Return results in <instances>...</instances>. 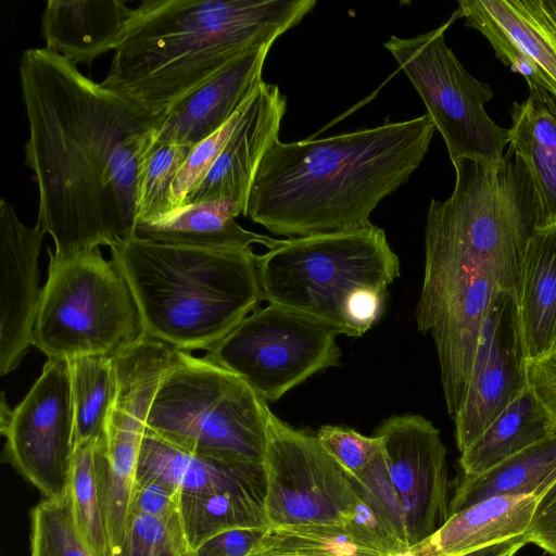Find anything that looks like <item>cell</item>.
Listing matches in <instances>:
<instances>
[{
	"instance_id": "1",
	"label": "cell",
	"mask_w": 556,
	"mask_h": 556,
	"mask_svg": "<svg viewBox=\"0 0 556 556\" xmlns=\"http://www.w3.org/2000/svg\"><path fill=\"white\" fill-rule=\"evenodd\" d=\"M29 136L25 163L38 186L37 224L70 257L136 236L141 155L163 115L152 114L81 74L46 48L20 62Z\"/></svg>"
},
{
	"instance_id": "2",
	"label": "cell",
	"mask_w": 556,
	"mask_h": 556,
	"mask_svg": "<svg viewBox=\"0 0 556 556\" xmlns=\"http://www.w3.org/2000/svg\"><path fill=\"white\" fill-rule=\"evenodd\" d=\"M434 130L424 114L321 139H278L257 168L243 215L287 238L368 227L380 201L419 166Z\"/></svg>"
},
{
	"instance_id": "3",
	"label": "cell",
	"mask_w": 556,
	"mask_h": 556,
	"mask_svg": "<svg viewBox=\"0 0 556 556\" xmlns=\"http://www.w3.org/2000/svg\"><path fill=\"white\" fill-rule=\"evenodd\" d=\"M315 0H144L101 85L152 114L299 24Z\"/></svg>"
},
{
	"instance_id": "4",
	"label": "cell",
	"mask_w": 556,
	"mask_h": 556,
	"mask_svg": "<svg viewBox=\"0 0 556 556\" xmlns=\"http://www.w3.org/2000/svg\"><path fill=\"white\" fill-rule=\"evenodd\" d=\"M110 250L143 332L184 352L211 351L264 300L252 248L202 249L135 236Z\"/></svg>"
},
{
	"instance_id": "5",
	"label": "cell",
	"mask_w": 556,
	"mask_h": 556,
	"mask_svg": "<svg viewBox=\"0 0 556 556\" xmlns=\"http://www.w3.org/2000/svg\"><path fill=\"white\" fill-rule=\"evenodd\" d=\"M256 266L264 300L333 328L363 336L379 319L400 261L383 229L288 238Z\"/></svg>"
},
{
	"instance_id": "6",
	"label": "cell",
	"mask_w": 556,
	"mask_h": 556,
	"mask_svg": "<svg viewBox=\"0 0 556 556\" xmlns=\"http://www.w3.org/2000/svg\"><path fill=\"white\" fill-rule=\"evenodd\" d=\"M270 412L241 377L184 352L160 384L148 429L195 455L263 464Z\"/></svg>"
},
{
	"instance_id": "7",
	"label": "cell",
	"mask_w": 556,
	"mask_h": 556,
	"mask_svg": "<svg viewBox=\"0 0 556 556\" xmlns=\"http://www.w3.org/2000/svg\"><path fill=\"white\" fill-rule=\"evenodd\" d=\"M49 255L31 339L48 359L113 356L143 333L128 283L99 248Z\"/></svg>"
},
{
	"instance_id": "8",
	"label": "cell",
	"mask_w": 556,
	"mask_h": 556,
	"mask_svg": "<svg viewBox=\"0 0 556 556\" xmlns=\"http://www.w3.org/2000/svg\"><path fill=\"white\" fill-rule=\"evenodd\" d=\"M459 17L456 10L435 29L409 38L392 35L383 47L418 91L452 164L464 159L498 164L508 144V128L484 110L494 92L470 75L445 43V31Z\"/></svg>"
},
{
	"instance_id": "9",
	"label": "cell",
	"mask_w": 556,
	"mask_h": 556,
	"mask_svg": "<svg viewBox=\"0 0 556 556\" xmlns=\"http://www.w3.org/2000/svg\"><path fill=\"white\" fill-rule=\"evenodd\" d=\"M339 332L296 311L268 303L241 320L204 356L275 402L311 376L340 364Z\"/></svg>"
},
{
	"instance_id": "10",
	"label": "cell",
	"mask_w": 556,
	"mask_h": 556,
	"mask_svg": "<svg viewBox=\"0 0 556 556\" xmlns=\"http://www.w3.org/2000/svg\"><path fill=\"white\" fill-rule=\"evenodd\" d=\"M265 513L269 528L343 527L357 493L354 476L321 446L270 412L264 457Z\"/></svg>"
},
{
	"instance_id": "11",
	"label": "cell",
	"mask_w": 556,
	"mask_h": 556,
	"mask_svg": "<svg viewBox=\"0 0 556 556\" xmlns=\"http://www.w3.org/2000/svg\"><path fill=\"white\" fill-rule=\"evenodd\" d=\"M3 455L46 498L67 492L74 455L68 362L48 359L13 409L1 406Z\"/></svg>"
},
{
	"instance_id": "12",
	"label": "cell",
	"mask_w": 556,
	"mask_h": 556,
	"mask_svg": "<svg viewBox=\"0 0 556 556\" xmlns=\"http://www.w3.org/2000/svg\"><path fill=\"white\" fill-rule=\"evenodd\" d=\"M374 434L381 441L410 548L448 518L446 447L440 430L419 415L392 416Z\"/></svg>"
},
{
	"instance_id": "13",
	"label": "cell",
	"mask_w": 556,
	"mask_h": 556,
	"mask_svg": "<svg viewBox=\"0 0 556 556\" xmlns=\"http://www.w3.org/2000/svg\"><path fill=\"white\" fill-rule=\"evenodd\" d=\"M527 361L518 298L500 292L481 333L465 401L453 418L459 453L528 389Z\"/></svg>"
},
{
	"instance_id": "14",
	"label": "cell",
	"mask_w": 556,
	"mask_h": 556,
	"mask_svg": "<svg viewBox=\"0 0 556 556\" xmlns=\"http://www.w3.org/2000/svg\"><path fill=\"white\" fill-rule=\"evenodd\" d=\"M457 10L529 87L556 97V0H459Z\"/></svg>"
},
{
	"instance_id": "15",
	"label": "cell",
	"mask_w": 556,
	"mask_h": 556,
	"mask_svg": "<svg viewBox=\"0 0 556 556\" xmlns=\"http://www.w3.org/2000/svg\"><path fill=\"white\" fill-rule=\"evenodd\" d=\"M46 230L26 226L0 200V374L14 370L31 344L41 296L38 257Z\"/></svg>"
},
{
	"instance_id": "16",
	"label": "cell",
	"mask_w": 556,
	"mask_h": 556,
	"mask_svg": "<svg viewBox=\"0 0 556 556\" xmlns=\"http://www.w3.org/2000/svg\"><path fill=\"white\" fill-rule=\"evenodd\" d=\"M286 110L287 98L279 87L261 81L241 106L213 166L184 205L226 200L244 214L254 176L264 155L278 140Z\"/></svg>"
},
{
	"instance_id": "17",
	"label": "cell",
	"mask_w": 556,
	"mask_h": 556,
	"mask_svg": "<svg viewBox=\"0 0 556 556\" xmlns=\"http://www.w3.org/2000/svg\"><path fill=\"white\" fill-rule=\"evenodd\" d=\"M271 46L247 51L173 104L153 129L154 141L192 148L223 127L263 81Z\"/></svg>"
},
{
	"instance_id": "18",
	"label": "cell",
	"mask_w": 556,
	"mask_h": 556,
	"mask_svg": "<svg viewBox=\"0 0 556 556\" xmlns=\"http://www.w3.org/2000/svg\"><path fill=\"white\" fill-rule=\"evenodd\" d=\"M136 480H157L189 496L235 493L265 498L266 495L263 464L195 455L148 428L139 452Z\"/></svg>"
},
{
	"instance_id": "19",
	"label": "cell",
	"mask_w": 556,
	"mask_h": 556,
	"mask_svg": "<svg viewBox=\"0 0 556 556\" xmlns=\"http://www.w3.org/2000/svg\"><path fill=\"white\" fill-rule=\"evenodd\" d=\"M134 15L135 9L121 0H50L41 17L45 48L76 66L91 63L117 48Z\"/></svg>"
},
{
	"instance_id": "20",
	"label": "cell",
	"mask_w": 556,
	"mask_h": 556,
	"mask_svg": "<svg viewBox=\"0 0 556 556\" xmlns=\"http://www.w3.org/2000/svg\"><path fill=\"white\" fill-rule=\"evenodd\" d=\"M541 496H495L448 516L405 556H462L526 534Z\"/></svg>"
},
{
	"instance_id": "21",
	"label": "cell",
	"mask_w": 556,
	"mask_h": 556,
	"mask_svg": "<svg viewBox=\"0 0 556 556\" xmlns=\"http://www.w3.org/2000/svg\"><path fill=\"white\" fill-rule=\"evenodd\" d=\"M508 143L527 168L541 212V227L556 224V97L540 87L514 102Z\"/></svg>"
},
{
	"instance_id": "22",
	"label": "cell",
	"mask_w": 556,
	"mask_h": 556,
	"mask_svg": "<svg viewBox=\"0 0 556 556\" xmlns=\"http://www.w3.org/2000/svg\"><path fill=\"white\" fill-rule=\"evenodd\" d=\"M240 214L226 200L187 204L156 220L138 223L136 236L166 244L214 250L247 249L252 244L271 249L280 242L241 227L236 222Z\"/></svg>"
},
{
	"instance_id": "23",
	"label": "cell",
	"mask_w": 556,
	"mask_h": 556,
	"mask_svg": "<svg viewBox=\"0 0 556 556\" xmlns=\"http://www.w3.org/2000/svg\"><path fill=\"white\" fill-rule=\"evenodd\" d=\"M518 312L528 359L556 344V224L538 227L528 241Z\"/></svg>"
},
{
	"instance_id": "24",
	"label": "cell",
	"mask_w": 556,
	"mask_h": 556,
	"mask_svg": "<svg viewBox=\"0 0 556 556\" xmlns=\"http://www.w3.org/2000/svg\"><path fill=\"white\" fill-rule=\"evenodd\" d=\"M353 476L357 500L342 528L366 546L405 556L409 545L404 513L382 448L359 473Z\"/></svg>"
},
{
	"instance_id": "25",
	"label": "cell",
	"mask_w": 556,
	"mask_h": 556,
	"mask_svg": "<svg viewBox=\"0 0 556 556\" xmlns=\"http://www.w3.org/2000/svg\"><path fill=\"white\" fill-rule=\"evenodd\" d=\"M556 481V433L475 476L463 475L448 516L495 496H542Z\"/></svg>"
},
{
	"instance_id": "26",
	"label": "cell",
	"mask_w": 556,
	"mask_h": 556,
	"mask_svg": "<svg viewBox=\"0 0 556 556\" xmlns=\"http://www.w3.org/2000/svg\"><path fill=\"white\" fill-rule=\"evenodd\" d=\"M553 434L551 418L528 388L460 453L463 475H479Z\"/></svg>"
},
{
	"instance_id": "27",
	"label": "cell",
	"mask_w": 556,
	"mask_h": 556,
	"mask_svg": "<svg viewBox=\"0 0 556 556\" xmlns=\"http://www.w3.org/2000/svg\"><path fill=\"white\" fill-rule=\"evenodd\" d=\"M68 362L74 417V445L98 441L104 433L115 397L113 357L92 355Z\"/></svg>"
},
{
	"instance_id": "28",
	"label": "cell",
	"mask_w": 556,
	"mask_h": 556,
	"mask_svg": "<svg viewBox=\"0 0 556 556\" xmlns=\"http://www.w3.org/2000/svg\"><path fill=\"white\" fill-rule=\"evenodd\" d=\"M179 514L187 542L194 551L207 538L236 528L268 529L265 498L224 493L208 496L179 494Z\"/></svg>"
},
{
	"instance_id": "29",
	"label": "cell",
	"mask_w": 556,
	"mask_h": 556,
	"mask_svg": "<svg viewBox=\"0 0 556 556\" xmlns=\"http://www.w3.org/2000/svg\"><path fill=\"white\" fill-rule=\"evenodd\" d=\"M247 556H400L362 544L339 526L268 528Z\"/></svg>"
},
{
	"instance_id": "30",
	"label": "cell",
	"mask_w": 556,
	"mask_h": 556,
	"mask_svg": "<svg viewBox=\"0 0 556 556\" xmlns=\"http://www.w3.org/2000/svg\"><path fill=\"white\" fill-rule=\"evenodd\" d=\"M96 443L75 444L67 490L76 528L90 552L93 556H114L97 482Z\"/></svg>"
},
{
	"instance_id": "31",
	"label": "cell",
	"mask_w": 556,
	"mask_h": 556,
	"mask_svg": "<svg viewBox=\"0 0 556 556\" xmlns=\"http://www.w3.org/2000/svg\"><path fill=\"white\" fill-rule=\"evenodd\" d=\"M191 148L153 141L141 155L138 167L137 224L156 220L172 211L173 182Z\"/></svg>"
},
{
	"instance_id": "32",
	"label": "cell",
	"mask_w": 556,
	"mask_h": 556,
	"mask_svg": "<svg viewBox=\"0 0 556 556\" xmlns=\"http://www.w3.org/2000/svg\"><path fill=\"white\" fill-rule=\"evenodd\" d=\"M30 556H93L78 532L68 490L30 511Z\"/></svg>"
},
{
	"instance_id": "33",
	"label": "cell",
	"mask_w": 556,
	"mask_h": 556,
	"mask_svg": "<svg viewBox=\"0 0 556 556\" xmlns=\"http://www.w3.org/2000/svg\"><path fill=\"white\" fill-rule=\"evenodd\" d=\"M117 556H193L180 514L161 519L130 514Z\"/></svg>"
},
{
	"instance_id": "34",
	"label": "cell",
	"mask_w": 556,
	"mask_h": 556,
	"mask_svg": "<svg viewBox=\"0 0 556 556\" xmlns=\"http://www.w3.org/2000/svg\"><path fill=\"white\" fill-rule=\"evenodd\" d=\"M239 111L217 131L191 148L173 182L174 210L184 205L213 166L232 131Z\"/></svg>"
},
{
	"instance_id": "35",
	"label": "cell",
	"mask_w": 556,
	"mask_h": 556,
	"mask_svg": "<svg viewBox=\"0 0 556 556\" xmlns=\"http://www.w3.org/2000/svg\"><path fill=\"white\" fill-rule=\"evenodd\" d=\"M316 437L327 453L352 475L359 473L381 448L377 435L367 437L346 427L323 426Z\"/></svg>"
},
{
	"instance_id": "36",
	"label": "cell",
	"mask_w": 556,
	"mask_h": 556,
	"mask_svg": "<svg viewBox=\"0 0 556 556\" xmlns=\"http://www.w3.org/2000/svg\"><path fill=\"white\" fill-rule=\"evenodd\" d=\"M130 514L173 518L179 515V492L157 480H136Z\"/></svg>"
},
{
	"instance_id": "37",
	"label": "cell",
	"mask_w": 556,
	"mask_h": 556,
	"mask_svg": "<svg viewBox=\"0 0 556 556\" xmlns=\"http://www.w3.org/2000/svg\"><path fill=\"white\" fill-rule=\"evenodd\" d=\"M527 383L551 418L556 433V344L527 361Z\"/></svg>"
},
{
	"instance_id": "38",
	"label": "cell",
	"mask_w": 556,
	"mask_h": 556,
	"mask_svg": "<svg viewBox=\"0 0 556 556\" xmlns=\"http://www.w3.org/2000/svg\"><path fill=\"white\" fill-rule=\"evenodd\" d=\"M266 530L236 528L218 532L203 541L193 556H247Z\"/></svg>"
},
{
	"instance_id": "39",
	"label": "cell",
	"mask_w": 556,
	"mask_h": 556,
	"mask_svg": "<svg viewBox=\"0 0 556 556\" xmlns=\"http://www.w3.org/2000/svg\"><path fill=\"white\" fill-rule=\"evenodd\" d=\"M526 538L528 543L556 556V481L539 498Z\"/></svg>"
},
{
	"instance_id": "40",
	"label": "cell",
	"mask_w": 556,
	"mask_h": 556,
	"mask_svg": "<svg viewBox=\"0 0 556 556\" xmlns=\"http://www.w3.org/2000/svg\"><path fill=\"white\" fill-rule=\"evenodd\" d=\"M526 544H528V541L526 534H523L510 540L484 546L482 548L464 554L462 556H503L514 549L519 551Z\"/></svg>"
},
{
	"instance_id": "41",
	"label": "cell",
	"mask_w": 556,
	"mask_h": 556,
	"mask_svg": "<svg viewBox=\"0 0 556 556\" xmlns=\"http://www.w3.org/2000/svg\"><path fill=\"white\" fill-rule=\"evenodd\" d=\"M517 552H518L517 549H514V551H511V552H509V553H507V554H505L503 556H515Z\"/></svg>"
}]
</instances>
